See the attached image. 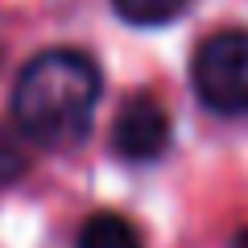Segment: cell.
<instances>
[{"label":"cell","mask_w":248,"mask_h":248,"mask_svg":"<svg viewBox=\"0 0 248 248\" xmlns=\"http://www.w3.org/2000/svg\"><path fill=\"white\" fill-rule=\"evenodd\" d=\"M79 248H145L141 232L116 211H95L79 232Z\"/></svg>","instance_id":"cell-4"},{"label":"cell","mask_w":248,"mask_h":248,"mask_svg":"<svg viewBox=\"0 0 248 248\" xmlns=\"http://www.w3.org/2000/svg\"><path fill=\"white\" fill-rule=\"evenodd\" d=\"M99 91H104V75L91 54L71 50V46L42 50L17 75L13 124L21 137L46 145V149L75 145L91 128Z\"/></svg>","instance_id":"cell-1"},{"label":"cell","mask_w":248,"mask_h":248,"mask_svg":"<svg viewBox=\"0 0 248 248\" xmlns=\"http://www.w3.org/2000/svg\"><path fill=\"white\" fill-rule=\"evenodd\" d=\"M195 95L219 116H248V33L223 29L195 50Z\"/></svg>","instance_id":"cell-2"},{"label":"cell","mask_w":248,"mask_h":248,"mask_svg":"<svg viewBox=\"0 0 248 248\" xmlns=\"http://www.w3.org/2000/svg\"><path fill=\"white\" fill-rule=\"evenodd\" d=\"M174 141V124L161 99L133 95L116 112L112 124V153L124 161H157Z\"/></svg>","instance_id":"cell-3"},{"label":"cell","mask_w":248,"mask_h":248,"mask_svg":"<svg viewBox=\"0 0 248 248\" xmlns=\"http://www.w3.org/2000/svg\"><path fill=\"white\" fill-rule=\"evenodd\" d=\"M190 4V0H112V9L120 21H128V25H166V21L182 17V9Z\"/></svg>","instance_id":"cell-5"},{"label":"cell","mask_w":248,"mask_h":248,"mask_svg":"<svg viewBox=\"0 0 248 248\" xmlns=\"http://www.w3.org/2000/svg\"><path fill=\"white\" fill-rule=\"evenodd\" d=\"M236 248H248V228H244V232L236 236Z\"/></svg>","instance_id":"cell-6"}]
</instances>
